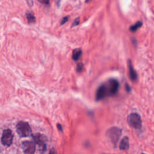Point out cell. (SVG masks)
Listing matches in <instances>:
<instances>
[{
    "mask_svg": "<svg viewBox=\"0 0 154 154\" xmlns=\"http://www.w3.org/2000/svg\"><path fill=\"white\" fill-rule=\"evenodd\" d=\"M122 135V129L118 127H111L107 132V136L115 146Z\"/></svg>",
    "mask_w": 154,
    "mask_h": 154,
    "instance_id": "obj_1",
    "label": "cell"
},
{
    "mask_svg": "<svg viewBox=\"0 0 154 154\" xmlns=\"http://www.w3.org/2000/svg\"><path fill=\"white\" fill-rule=\"evenodd\" d=\"M16 131L20 137H29L31 134V129L29 124L25 122H19L17 124Z\"/></svg>",
    "mask_w": 154,
    "mask_h": 154,
    "instance_id": "obj_2",
    "label": "cell"
},
{
    "mask_svg": "<svg viewBox=\"0 0 154 154\" xmlns=\"http://www.w3.org/2000/svg\"><path fill=\"white\" fill-rule=\"evenodd\" d=\"M127 121L128 124L132 128L138 129L142 127V122L140 116L138 113H131L127 118Z\"/></svg>",
    "mask_w": 154,
    "mask_h": 154,
    "instance_id": "obj_3",
    "label": "cell"
},
{
    "mask_svg": "<svg viewBox=\"0 0 154 154\" xmlns=\"http://www.w3.org/2000/svg\"><path fill=\"white\" fill-rule=\"evenodd\" d=\"M33 140H34V142L39 145L40 149L42 151L44 152L46 149V137L43 134H40V133H37V134H34L33 136Z\"/></svg>",
    "mask_w": 154,
    "mask_h": 154,
    "instance_id": "obj_4",
    "label": "cell"
},
{
    "mask_svg": "<svg viewBox=\"0 0 154 154\" xmlns=\"http://www.w3.org/2000/svg\"><path fill=\"white\" fill-rule=\"evenodd\" d=\"M109 96H113L117 93L119 89V82L115 79L110 80L107 84H106Z\"/></svg>",
    "mask_w": 154,
    "mask_h": 154,
    "instance_id": "obj_5",
    "label": "cell"
},
{
    "mask_svg": "<svg viewBox=\"0 0 154 154\" xmlns=\"http://www.w3.org/2000/svg\"><path fill=\"white\" fill-rule=\"evenodd\" d=\"M13 139V135L11 130L5 129L3 133L1 142L4 146H9L12 144Z\"/></svg>",
    "mask_w": 154,
    "mask_h": 154,
    "instance_id": "obj_6",
    "label": "cell"
},
{
    "mask_svg": "<svg viewBox=\"0 0 154 154\" xmlns=\"http://www.w3.org/2000/svg\"><path fill=\"white\" fill-rule=\"evenodd\" d=\"M109 96L106 84H103L97 89L96 93V99L97 101H100L107 96Z\"/></svg>",
    "mask_w": 154,
    "mask_h": 154,
    "instance_id": "obj_7",
    "label": "cell"
},
{
    "mask_svg": "<svg viewBox=\"0 0 154 154\" xmlns=\"http://www.w3.org/2000/svg\"><path fill=\"white\" fill-rule=\"evenodd\" d=\"M22 149L24 154H34L36 150L35 142L31 141H25L22 144Z\"/></svg>",
    "mask_w": 154,
    "mask_h": 154,
    "instance_id": "obj_8",
    "label": "cell"
},
{
    "mask_svg": "<svg viewBox=\"0 0 154 154\" xmlns=\"http://www.w3.org/2000/svg\"><path fill=\"white\" fill-rule=\"evenodd\" d=\"M129 138L128 137L125 136L122 139V140L119 143V148L121 150L125 151L127 150L129 148Z\"/></svg>",
    "mask_w": 154,
    "mask_h": 154,
    "instance_id": "obj_9",
    "label": "cell"
},
{
    "mask_svg": "<svg viewBox=\"0 0 154 154\" xmlns=\"http://www.w3.org/2000/svg\"><path fill=\"white\" fill-rule=\"evenodd\" d=\"M128 68H129V76L132 81H134L137 78V75L135 70L132 66V65L131 63V61H129L128 62Z\"/></svg>",
    "mask_w": 154,
    "mask_h": 154,
    "instance_id": "obj_10",
    "label": "cell"
},
{
    "mask_svg": "<svg viewBox=\"0 0 154 154\" xmlns=\"http://www.w3.org/2000/svg\"><path fill=\"white\" fill-rule=\"evenodd\" d=\"M82 54V51L81 50V49L80 48H77L75 49V50L73 51V54H72V59L74 60H78L80 57H81Z\"/></svg>",
    "mask_w": 154,
    "mask_h": 154,
    "instance_id": "obj_11",
    "label": "cell"
},
{
    "mask_svg": "<svg viewBox=\"0 0 154 154\" xmlns=\"http://www.w3.org/2000/svg\"><path fill=\"white\" fill-rule=\"evenodd\" d=\"M26 16L29 23H34L36 22V18H35L34 14L32 12H27Z\"/></svg>",
    "mask_w": 154,
    "mask_h": 154,
    "instance_id": "obj_12",
    "label": "cell"
},
{
    "mask_svg": "<svg viewBox=\"0 0 154 154\" xmlns=\"http://www.w3.org/2000/svg\"><path fill=\"white\" fill-rule=\"evenodd\" d=\"M142 25V22L141 21H138L134 25H132L130 27V30L131 31H136L140 27H141Z\"/></svg>",
    "mask_w": 154,
    "mask_h": 154,
    "instance_id": "obj_13",
    "label": "cell"
},
{
    "mask_svg": "<svg viewBox=\"0 0 154 154\" xmlns=\"http://www.w3.org/2000/svg\"><path fill=\"white\" fill-rule=\"evenodd\" d=\"M82 68H83V64L80 63H78L76 66V71L78 72H81L82 71Z\"/></svg>",
    "mask_w": 154,
    "mask_h": 154,
    "instance_id": "obj_14",
    "label": "cell"
},
{
    "mask_svg": "<svg viewBox=\"0 0 154 154\" xmlns=\"http://www.w3.org/2000/svg\"><path fill=\"white\" fill-rule=\"evenodd\" d=\"M37 1H39L40 3H42V4H45L48 5L49 4H50V0H37Z\"/></svg>",
    "mask_w": 154,
    "mask_h": 154,
    "instance_id": "obj_15",
    "label": "cell"
},
{
    "mask_svg": "<svg viewBox=\"0 0 154 154\" xmlns=\"http://www.w3.org/2000/svg\"><path fill=\"white\" fill-rule=\"evenodd\" d=\"M68 20V17L67 16H66L65 18H63V19L61 20V25H63L65 24L67 21Z\"/></svg>",
    "mask_w": 154,
    "mask_h": 154,
    "instance_id": "obj_16",
    "label": "cell"
},
{
    "mask_svg": "<svg viewBox=\"0 0 154 154\" xmlns=\"http://www.w3.org/2000/svg\"><path fill=\"white\" fill-rule=\"evenodd\" d=\"M79 23H80V19H79V18H77V19H76L75 20V21H74V22L73 23L72 26L78 25L79 24Z\"/></svg>",
    "mask_w": 154,
    "mask_h": 154,
    "instance_id": "obj_17",
    "label": "cell"
},
{
    "mask_svg": "<svg viewBox=\"0 0 154 154\" xmlns=\"http://www.w3.org/2000/svg\"><path fill=\"white\" fill-rule=\"evenodd\" d=\"M49 154H57V152H56L55 150L54 149H52L50 152V153Z\"/></svg>",
    "mask_w": 154,
    "mask_h": 154,
    "instance_id": "obj_18",
    "label": "cell"
},
{
    "mask_svg": "<svg viewBox=\"0 0 154 154\" xmlns=\"http://www.w3.org/2000/svg\"><path fill=\"white\" fill-rule=\"evenodd\" d=\"M27 2H28V4H29V5L30 6H32L33 5V1L32 0H27Z\"/></svg>",
    "mask_w": 154,
    "mask_h": 154,
    "instance_id": "obj_19",
    "label": "cell"
},
{
    "mask_svg": "<svg viewBox=\"0 0 154 154\" xmlns=\"http://www.w3.org/2000/svg\"><path fill=\"white\" fill-rule=\"evenodd\" d=\"M57 127H58V129H59L60 131H63L62 127H61V125L60 124H58V125H57Z\"/></svg>",
    "mask_w": 154,
    "mask_h": 154,
    "instance_id": "obj_20",
    "label": "cell"
},
{
    "mask_svg": "<svg viewBox=\"0 0 154 154\" xmlns=\"http://www.w3.org/2000/svg\"><path fill=\"white\" fill-rule=\"evenodd\" d=\"M126 88H127V90L128 91V92H130V91H131V88L129 86V85L126 84Z\"/></svg>",
    "mask_w": 154,
    "mask_h": 154,
    "instance_id": "obj_21",
    "label": "cell"
},
{
    "mask_svg": "<svg viewBox=\"0 0 154 154\" xmlns=\"http://www.w3.org/2000/svg\"><path fill=\"white\" fill-rule=\"evenodd\" d=\"M89 1H90V0H87V2H88Z\"/></svg>",
    "mask_w": 154,
    "mask_h": 154,
    "instance_id": "obj_22",
    "label": "cell"
},
{
    "mask_svg": "<svg viewBox=\"0 0 154 154\" xmlns=\"http://www.w3.org/2000/svg\"><path fill=\"white\" fill-rule=\"evenodd\" d=\"M142 154H144V153H142Z\"/></svg>",
    "mask_w": 154,
    "mask_h": 154,
    "instance_id": "obj_23",
    "label": "cell"
},
{
    "mask_svg": "<svg viewBox=\"0 0 154 154\" xmlns=\"http://www.w3.org/2000/svg\"><path fill=\"white\" fill-rule=\"evenodd\" d=\"M104 154H106V153H104Z\"/></svg>",
    "mask_w": 154,
    "mask_h": 154,
    "instance_id": "obj_24",
    "label": "cell"
}]
</instances>
